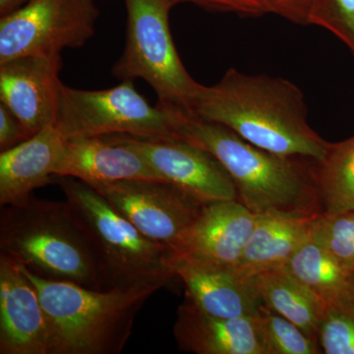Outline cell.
Wrapping results in <instances>:
<instances>
[{"label":"cell","instance_id":"26","mask_svg":"<svg viewBox=\"0 0 354 354\" xmlns=\"http://www.w3.org/2000/svg\"><path fill=\"white\" fill-rule=\"evenodd\" d=\"M169 2L172 6L185 2L208 10L232 12L252 17L270 13L268 0H169Z\"/></svg>","mask_w":354,"mask_h":354},{"label":"cell","instance_id":"27","mask_svg":"<svg viewBox=\"0 0 354 354\" xmlns=\"http://www.w3.org/2000/svg\"><path fill=\"white\" fill-rule=\"evenodd\" d=\"M29 139L19 120L0 102V151L9 150Z\"/></svg>","mask_w":354,"mask_h":354},{"label":"cell","instance_id":"30","mask_svg":"<svg viewBox=\"0 0 354 354\" xmlns=\"http://www.w3.org/2000/svg\"><path fill=\"white\" fill-rule=\"evenodd\" d=\"M353 290H354V272H353Z\"/></svg>","mask_w":354,"mask_h":354},{"label":"cell","instance_id":"4","mask_svg":"<svg viewBox=\"0 0 354 354\" xmlns=\"http://www.w3.org/2000/svg\"><path fill=\"white\" fill-rule=\"evenodd\" d=\"M0 254L41 278L106 290L92 244L66 200L31 196L1 207Z\"/></svg>","mask_w":354,"mask_h":354},{"label":"cell","instance_id":"7","mask_svg":"<svg viewBox=\"0 0 354 354\" xmlns=\"http://www.w3.org/2000/svg\"><path fill=\"white\" fill-rule=\"evenodd\" d=\"M180 116L179 109L151 106L131 80L99 91L62 85L55 127L65 140L113 134L174 138Z\"/></svg>","mask_w":354,"mask_h":354},{"label":"cell","instance_id":"29","mask_svg":"<svg viewBox=\"0 0 354 354\" xmlns=\"http://www.w3.org/2000/svg\"><path fill=\"white\" fill-rule=\"evenodd\" d=\"M31 0H0V16L8 15L26 6Z\"/></svg>","mask_w":354,"mask_h":354},{"label":"cell","instance_id":"1","mask_svg":"<svg viewBox=\"0 0 354 354\" xmlns=\"http://www.w3.org/2000/svg\"><path fill=\"white\" fill-rule=\"evenodd\" d=\"M186 113L277 155L321 160L329 145L309 125L304 93L281 77L249 75L232 67L215 85H203Z\"/></svg>","mask_w":354,"mask_h":354},{"label":"cell","instance_id":"3","mask_svg":"<svg viewBox=\"0 0 354 354\" xmlns=\"http://www.w3.org/2000/svg\"><path fill=\"white\" fill-rule=\"evenodd\" d=\"M43 305L50 354H118L132 334L135 319L158 286L91 290L41 278L19 264Z\"/></svg>","mask_w":354,"mask_h":354},{"label":"cell","instance_id":"12","mask_svg":"<svg viewBox=\"0 0 354 354\" xmlns=\"http://www.w3.org/2000/svg\"><path fill=\"white\" fill-rule=\"evenodd\" d=\"M55 176L73 177L92 187L121 180L164 181L122 134L66 140Z\"/></svg>","mask_w":354,"mask_h":354},{"label":"cell","instance_id":"28","mask_svg":"<svg viewBox=\"0 0 354 354\" xmlns=\"http://www.w3.org/2000/svg\"><path fill=\"white\" fill-rule=\"evenodd\" d=\"M312 2L313 0H268L270 12L301 25H307Z\"/></svg>","mask_w":354,"mask_h":354},{"label":"cell","instance_id":"18","mask_svg":"<svg viewBox=\"0 0 354 354\" xmlns=\"http://www.w3.org/2000/svg\"><path fill=\"white\" fill-rule=\"evenodd\" d=\"M317 215L293 213L257 215L252 234L234 269L248 279L261 272L283 267L298 248L310 239V227Z\"/></svg>","mask_w":354,"mask_h":354},{"label":"cell","instance_id":"15","mask_svg":"<svg viewBox=\"0 0 354 354\" xmlns=\"http://www.w3.org/2000/svg\"><path fill=\"white\" fill-rule=\"evenodd\" d=\"M256 221L257 215L239 200L208 203L203 206L197 220L172 251L235 268Z\"/></svg>","mask_w":354,"mask_h":354},{"label":"cell","instance_id":"23","mask_svg":"<svg viewBox=\"0 0 354 354\" xmlns=\"http://www.w3.org/2000/svg\"><path fill=\"white\" fill-rule=\"evenodd\" d=\"M309 235L339 264L354 272V209L335 215L318 214Z\"/></svg>","mask_w":354,"mask_h":354},{"label":"cell","instance_id":"6","mask_svg":"<svg viewBox=\"0 0 354 354\" xmlns=\"http://www.w3.org/2000/svg\"><path fill=\"white\" fill-rule=\"evenodd\" d=\"M127 11V44L113 65L120 80L143 79L165 108L189 111L203 87L188 73L174 46L169 0H124Z\"/></svg>","mask_w":354,"mask_h":354},{"label":"cell","instance_id":"13","mask_svg":"<svg viewBox=\"0 0 354 354\" xmlns=\"http://www.w3.org/2000/svg\"><path fill=\"white\" fill-rule=\"evenodd\" d=\"M0 354H50V333L36 288L17 262L0 254Z\"/></svg>","mask_w":354,"mask_h":354},{"label":"cell","instance_id":"14","mask_svg":"<svg viewBox=\"0 0 354 354\" xmlns=\"http://www.w3.org/2000/svg\"><path fill=\"white\" fill-rule=\"evenodd\" d=\"M169 268L185 285L186 295L206 313L221 318L255 317L261 304L249 279L234 268L169 251Z\"/></svg>","mask_w":354,"mask_h":354},{"label":"cell","instance_id":"11","mask_svg":"<svg viewBox=\"0 0 354 354\" xmlns=\"http://www.w3.org/2000/svg\"><path fill=\"white\" fill-rule=\"evenodd\" d=\"M62 55L15 58L0 64V101L16 116L29 138L55 124Z\"/></svg>","mask_w":354,"mask_h":354},{"label":"cell","instance_id":"21","mask_svg":"<svg viewBox=\"0 0 354 354\" xmlns=\"http://www.w3.org/2000/svg\"><path fill=\"white\" fill-rule=\"evenodd\" d=\"M314 179L323 214L335 215L354 209V135L329 143L314 165Z\"/></svg>","mask_w":354,"mask_h":354},{"label":"cell","instance_id":"24","mask_svg":"<svg viewBox=\"0 0 354 354\" xmlns=\"http://www.w3.org/2000/svg\"><path fill=\"white\" fill-rule=\"evenodd\" d=\"M318 342L325 354H354V295L326 305Z\"/></svg>","mask_w":354,"mask_h":354},{"label":"cell","instance_id":"5","mask_svg":"<svg viewBox=\"0 0 354 354\" xmlns=\"http://www.w3.org/2000/svg\"><path fill=\"white\" fill-rule=\"evenodd\" d=\"M92 244L106 290L167 288L177 279L169 247L148 239L95 188L73 177H55Z\"/></svg>","mask_w":354,"mask_h":354},{"label":"cell","instance_id":"20","mask_svg":"<svg viewBox=\"0 0 354 354\" xmlns=\"http://www.w3.org/2000/svg\"><path fill=\"white\" fill-rule=\"evenodd\" d=\"M283 267L326 305L354 295L353 272L308 239Z\"/></svg>","mask_w":354,"mask_h":354},{"label":"cell","instance_id":"8","mask_svg":"<svg viewBox=\"0 0 354 354\" xmlns=\"http://www.w3.org/2000/svg\"><path fill=\"white\" fill-rule=\"evenodd\" d=\"M99 16L94 0H31L0 19V64L81 48Z\"/></svg>","mask_w":354,"mask_h":354},{"label":"cell","instance_id":"17","mask_svg":"<svg viewBox=\"0 0 354 354\" xmlns=\"http://www.w3.org/2000/svg\"><path fill=\"white\" fill-rule=\"evenodd\" d=\"M65 140L55 125L0 153V206L22 204L32 190L55 183Z\"/></svg>","mask_w":354,"mask_h":354},{"label":"cell","instance_id":"16","mask_svg":"<svg viewBox=\"0 0 354 354\" xmlns=\"http://www.w3.org/2000/svg\"><path fill=\"white\" fill-rule=\"evenodd\" d=\"M255 317L227 319L213 316L203 311L185 295L177 310L174 335L177 346L184 353L267 354Z\"/></svg>","mask_w":354,"mask_h":354},{"label":"cell","instance_id":"19","mask_svg":"<svg viewBox=\"0 0 354 354\" xmlns=\"http://www.w3.org/2000/svg\"><path fill=\"white\" fill-rule=\"evenodd\" d=\"M260 302L288 319L318 342L325 304L285 267L268 270L249 278Z\"/></svg>","mask_w":354,"mask_h":354},{"label":"cell","instance_id":"22","mask_svg":"<svg viewBox=\"0 0 354 354\" xmlns=\"http://www.w3.org/2000/svg\"><path fill=\"white\" fill-rule=\"evenodd\" d=\"M255 320L267 354L323 353L316 339L264 304H260Z\"/></svg>","mask_w":354,"mask_h":354},{"label":"cell","instance_id":"10","mask_svg":"<svg viewBox=\"0 0 354 354\" xmlns=\"http://www.w3.org/2000/svg\"><path fill=\"white\" fill-rule=\"evenodd\" d=\"M124 137L148 158L162 180L174 184L203 204L239 200L232 177L218 158L202 147L180 137Z\"/></svg>","mask_w":354,"mask_h":354},{"label":"cell","instance_id":"25","mask_svg":"<svg viewBox=\"0 0 354 354\" xmlns=\"http://www.w3.org/2000/svg\"><path fill=\"white\" fill-rule=\"evenodd\" d=\"M307 25L328 30L354 55V0H313Z\"/></svg>","mask_w":354,"mask_h":354},{"label":"cell","instance_id":"9","mask_svg":"<svg viewBox=\"0 0 354 354\" xmlns=\"http://www.w3.org/2000/svg\"><path fill=\"white\" fill-rule=\"evenodd\" d=\"M93 188L142 234L171 250L205 205L165 181L121 180Z\"/></svg>","mask_w":354,"mask_h":354},{"label":"cell","instance_id":"2","mask_svg":"<svg viewBox=\"0 0 354 354\" xmlns=\"http://www.w3.org/2000/svg\"><path fill=\"white\" fill-rule=\"evenodd\" d=\"M177 136L213 153L232 177L239 201L256 215L322 213L316 160L277 155L249 143L230 128L181 111Z\"/></svg>","mask_w":354,"mask_h":354}]
</instances>
